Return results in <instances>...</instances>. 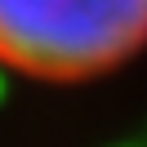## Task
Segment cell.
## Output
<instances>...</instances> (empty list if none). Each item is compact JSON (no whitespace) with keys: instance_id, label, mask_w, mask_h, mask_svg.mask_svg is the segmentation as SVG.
<instances>
[{"instance_id":"6da1fadb","label":"cell","mask_w":147,"mask_h":147,"mask_svg":"<svg viewBox=\"0 0 147 147\" xmlns=\"http://www.w3.org/2000/svg\"><path fill=\"white\" fill-rule=\"evenodd\" d=\"M147 49V0H0V71L85 85Z\"/></svg>"}]
</instances>
